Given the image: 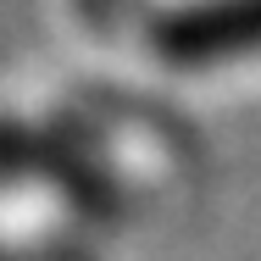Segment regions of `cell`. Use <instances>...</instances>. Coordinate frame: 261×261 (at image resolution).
<instances>
[{
	"mask_svg": "<svg viewBox=\"0 0 261 261\" xmlns=\"http://www.w3.org/2000/svg\"><path fill=\"white\" fill-rule=\"evenodd\" d=\"M145 39L167 67L200 72L261 50V0H189L145 22Z\"/></svg>",
	"mask_w": 261,
	"mask_h": 261,
	"instance_id": "cell-1",
	"label": "cell"
},
{
	"mask_svg": "<svg viewBox=\"0 0 261 261\" xmlns=\"http://www.w3.org/2000/svg\"><path fill=\"white\" fill-rule=\"evenodd\" d=\"M45 172V128L28 117H0V189Z\"/></svg>",
	"mask_w": 261,
	"mask_h": 261,
	"instance_id": "cell-2",
	"label": "cell"
},
{
	"mask_svg": "<svg viewBox=\"0 0 261 261\" xmlns=\"http://www.w3.org/2000/svg\"><path fill=\"white\" fill-rule=\"evenodd\" d=\"M84 11H89L95 22H117V11H122V0H84Z\"/></svg>",
	"mask_w": 261,
	"mask_h": 261,
	"instance_id": "cell-3",
	"label": "cell"
},
{
	"mask_svg": "<svg viewBox=\"0 0 261 261\" xmlns=\"http://www.w3.org/2000/svg\"><path fill=\"white\" fill-rule=\"evenodd\" d=\"M0 261H22V256H11V250H6V245H0Z\"/></svg>",
	"mask_w": 261,
	"mask_h": 261,
	"instance_id": "cell-4",
	"label": "cell"
}]
</instances>
